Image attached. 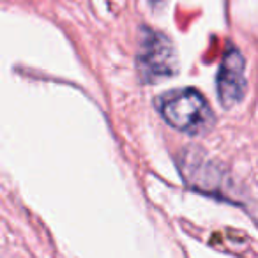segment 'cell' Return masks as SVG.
I'll return each instance as SVG.
<instances>
[{"label": "cell", "instance_id": "obj_4", "mask_svg": "<svg viewBox=\"0 0 258 258\" xmlns=\"http://www.w3.org/2000/svg\"><path fill=\"white\" fill-rule=\"evenodd\" d=\"M152 6H163V4H166V0H149Z\"/></svg>", "mask_w": 258, "mask_h": 258}, {"label": "cell", "instance_id": "obj_1", "mask_svg": "<svg viewBox=\"0 0 258 258\" xmlns=\"http://www.w3.org/2000/svg\"><path fill=\"white\" fill-rule=\"evenodd\" d=\"M161 117L172 127L187 135H204L214 124V113L197 89H177L158 99Z\"/></svg>", "mask_w": 258, "mask_h": 258}, {"label": "cell", "instance_id": "obj_2", "mask_svg": "<svg viewBox=\"0 0 258 258\" xmlns=\"http://www.w3.org/2000/svg\"><path fill=\"white\" fill-rule=\"evenodd\" d=\"M137 69L144 83L170 78L179 71V57L172 39L149 27L140 29Z\"/></svg>", "mask_w": 258, "mask_h": 258}, {"label": "cell", "instance_id": "obj_3", "mask_svg": "<svg viewBox=\"0 0 258 258\" xmlns=\"http://www.w3.org/2000/svg\"><path fill=\"white\" fill-rule=\"evenodd\" d=\"M244 69H246V62H244L242 53L237 48L230 46L223 57L218 78H216L218 99L225 108L235 106L239 101H242L244 94H246L247 82Z\"/></svg>", "mask_w": 258, "mask_h": 258}]
</instances>
